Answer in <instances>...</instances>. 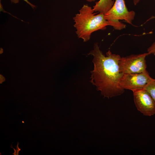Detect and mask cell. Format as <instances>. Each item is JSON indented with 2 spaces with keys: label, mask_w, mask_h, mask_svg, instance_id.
I'll use <instances>...</instances> for the list:
<instances>
[{
  "label": "cell",
  "mask_w": 155,
  "mask_h": 155,
  "mask_svg": "<svg viewBox=\"0 0 155 155\" xmlns=\"http://www.w3.org/2000/svg\"><path fill=\"white\" fill-rule=\"evenodd\" d=\"M153 79L147 70L140 73L124 74L120 85L124 90H129L133 92L143 89Z\"/></svg>",
  "instance_id": "obj_5"
},
{
  "label": "cell",
  "mask_w": 155,
  "mask_h": 155,
  "mask_svg": "<svg viewBox=\"0 0 155 155\" xmlns=\"http://www.w3.org/2000/svg\"><path fill=\"white\" fill-rule=\"evenodd\" d=\"M148 55L147 53L121 57L119 62L120 72L126 74L140 73L146 71L145 58Z\"/></svg>",
  "instance_id": "obj_4"
},
{
  "label": "cell",
  "mask_w": 155,
  "mask_h": 155,
  "mask_svg": "<svg viewBox=\"0 0 155 155\" xmlns=\"http://www.w3.org/2000/svg\"><path fill=\"white\" fill-rule=\"evenodd\" d=\"M87 1L89 2H92L94 1L95 0H86Z\"/></svg>",
  "instance_id": "obj_14"
},
{
  "label": "cell",
  "mask_w": 155,
  "mask_h": 155,
  "mask_svg": "<svg viewBox=\"0 0 155 155\" xmlns=\"http://www.w3.org/2000/svg\"><path fill=\"white\" fill-rule=\"evenodd\" d=\"M133 92L134 103L138 110L145 116L154 115L155 102L149 93L144 89Z\"/></svg>",
  "instance_id": "obj_6"
},
{
  "label": "cell",
  "mask_w": 155,
  "mask_h": 155,
  "mask_svg": "<svg viewBox=\"0 0 155 155\" xmlns=\"http://www.w3.org/2000/svg\"><path fill=\"white\" fill-rule=\"evenodd\" d=\"M105 19L116 30H121L125 28L126 25L119 20H124L127 23L132 24L135 16V12L129 11L125 5L124 0H115L112 7L104 14Z\"/></svg>",
  "instance_id": "obj_3"
},
{
  "label": "cell",
  "mask_w": 155,
  "mask_h": 155,
  "mask_svg": "<svg viewBox=\"0 0 155 155\" xmlns=\"http://www.w3.org/2000/svg\"><path fill=\"white\" fill-rule=\"evenodd\" d=\"M0 1H1V0H0Z\"/></svg>",
  "instance_id": "obj_15"
},
{
  "label": "cell",
  "mask_w": 155,
  "mask_h": 155,
  "mask_svg": "<svg viewBox=\"0 0 155 155\" xmlns=\"http://www.w3.org/2000/svg\"><path fill=\"white\" fill-rule=\"evenodd\" d=\"M23 0L26 1L28 4L33 9H34L36 8V5L32 4L31 3L29 2L28 0ZM10 1L11 3L16 4L19 3V0H10Z\"/></svg>",
  "instance_id": "obj_10"
},
{
  "label": "cell",
  "mask_w": 155,
  "mask_h": 155,
  "mask_svg": "<svg viewBox=\"0 0 155 155\" xmlns=\"http://www.w3.org/2000/svg\"><path fill=\"white\" fill-rule=\"evenodd\" d=\"M141 0H133V2L135 5H136Z\"/></svg>",
  "instance_id": "obj_13"
},
{
  "label": "cell",
  "mask_w": 155,
  "mask_h": 155,
  "mask_svg": "<svg viewBox=\"0 0 155 155\" xmlns=\"http://www.w3.org/2000/svg\"><path fill=\"white\" fill-rule=\"evenodd\" d=\"M5 80V79L4 77H3L1 75H0V83H2Z\"/></svg>",
  "instance_id": "obj_12"
},
{
  "label": "cell",
  "mask_w": 155,
  "mask_h": 155,
  "mask_svg": "<svg viewBox=\"0 0 155 155\" xmlns=\"http://www.w3.org/2000/svg\"><path fill=\"white\" fill-rule=\"evenodd\" d=\"M147 91L155 102V79H153L143 89Z\"/></svg>",
  "instance_id": "obj_8"
},
{
  "label": "cell",
  "mask_w": 155,
  "mask_h": 155,
  "mask_svg": "<svg viewBox=\"0 0 155 155\" xmlns=\"http://www.w3.org/2000/svg\"><path fill=\"white\" fill-rule=\"evenodd\" d=\"M114 2L113 0H99L96 2L92 9L94 12L104 14L112 7Z\"/></svg>",
  "instance_id": "obj_7"
},
{
  "label": "cell",
  "mask_w": 155,
  "mask_h": 155,
  "mask_svg": "<svg viewBox=\"0 0 155 155\" xmlns=\"http://www.w3.org/2000/svg\"><path fill=\"white\" fill-rule=\"evenodd\" d=\"M147 53H148V55L152 54L155 55V42L153 43L148 48Z\"/></svg>",
  "instance_id": "obj_9"
},
{
  "label": "cell",
  "mask_w": 155,
  "mask_h": 155,
  "mask_svg": "<svg viewBox=\"0 0 155 155\" xmlns=\"http://www.w3.org/2000/svg\"><path fill=\"white\" fill-rule=\"evenodd\" d=\"M94 12L91 7L84 4L79 10V13L73 18L76 34L84 42L90 40L93 32L104 30L107 26L110 25L109 22L105 18L104 13H99L96 15Z\"/></svg>",
  "instance_id": "obj_2"
},
{
  "label": "cell",
  "mask_w": 155,
  "mask_h": 155,
  "mask_svg": "<svg viewBox=\"0 0 155 155\" xmlns=\"http://www.w3.org/2000/svg\"><path fill=\"white\" fill-rule=\"evenodd\" d=\"M88 55L94 57V67L91 71V82L96 86L97 89L104 96L108 98L123 94L125 90L120 87V82L124 74L119 70L120 56L112 54L109 50L105 56L97 43L94 44L93 49Z\"/></svg>",
  "instance_id": "obj_1"
},
{
  "label": "cell",
  "mask_w": 155,
  "mask_h": 155,
  "mask_svg": "<svg viewBox=\"0 0 155 155\" xmlns=\"http://www.w3.org/2000/svg\"><path fill=\"white\" fill-rule=\"evenodd\" d=\"M19 144V143L18 142L17 145L16 146V149H15V148H13L12 146H11V148H12L14 150V153H13V154H14V155H18L19 152L21 150V149L20 148L18 147V145Z\"/></svg>",
  "instance_id": "obj_11"
}]
</instances>
